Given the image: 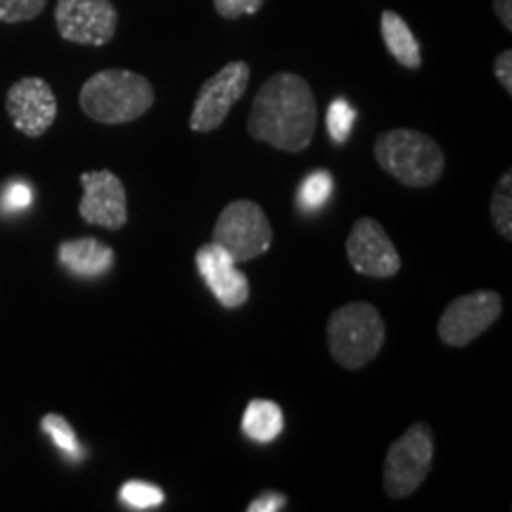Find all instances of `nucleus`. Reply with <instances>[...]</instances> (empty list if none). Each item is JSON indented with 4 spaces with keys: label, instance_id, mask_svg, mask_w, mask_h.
<instances>
[{
    "label": "nucleus",
    "instance_id": "obj_1",
    "mask_svg": "<svg viewBox=\"0 0 512 512\" xmlns=\"http://www.w3.org/2000/svg\"><path fill=\"white\" fill-rule=\"evenodd\" d=\"M318 112L309 81L292 72L273 74L254 95L249 136L283 152H304L313 143Z\"/></svg>",
    "mask_w": 512,
    "mask_h": 512
},
{
    "label": "nucleus",
    "instance_id": "obj_2",
    "mask_svg": "<svg viewBox=\"0 0 512 512\" xmlns=\"http://www.w3.org/2000/svg\"><path fill=\"white\" fill-rule=\"evenodd\" d=\"M79 105L98 124H131L152 110L155 88L143 74L128 69H102L81 86Z\"/></svg>",
    "mask_w": 512,
    "mask_h": 512
},
{
    "label": "nucleus",
    "instance_id": "obj_3",
    "mask_svg": "<svg viewBox=\"0 0 512 512\" xmlns=\"http://www.w3.org/2000/svg\"><path fill=\"white\" fill-rule=\"evenodd\" d=\"M375 159L384 174L406 188H430L446 169L439 143L413 128H392L375 138Z\"/></svg>",
    "mask_w": 512,
    "mask_h": 512
},
{
    "label": "nucleus",
    "instance_id": "obj_4",
    "mask_svg": "<svg viewBox=\"0 0 512 512\" xmlns=\"http://www.w3.org/2000/svg\"><path fill=\"white\" fill-rule=\"evenodd\" d=\"M325 335L330 354L339 366L344 370H361L382 351L387 325L373 304L351 302L332 311Z\"/></svg>",
    "mask_w": 512,
    "mask_h": 512
},
{
    "label": "nucleus",
    "instance_id": "obj_5",
    "mask_svg": "<svg viewBox=\"0 0 512 512\" xmlns=\"http://www.w3.org/2000/svg\"><path fill=\"white\" fill-rule=\"evenodd\" d=\"M432 458V427L427 422H415L389 446L384 458V494L389 498L413 496L430 475Z\"/></svg>",
    "mask_w": 512,
    "mask_h": 512
},
{
    "label": "nucleus",
    "instance_id": "obj_6",
    "mask_svg": "<svg viewBox=\"0 0 512 512\" xmlns=\"http://www.w3.org/2000/svg\"><path fill=\"white\" fill-rule=\"evenodd\" d=\"M211 242L221 245L238 264L266 254L273 245V228L266 211L252 200H235L216 219Z\"/></svg>",
    "mask_w": 512,
    "mask_h": 512
},
{
    "label": "nucleus",
    "instance_id": "obj_7",
    "mask_svg": "<svg viewBox=\"0 0 512 512\" xmlns=\"http://www.w3.org/2000/svg\"><path fill=\"white\" fill-rule=\"evenodd\" d=\"M503 299L494 290H477L456 297L441 313L437 332L446 347H467L501 318Z\"/></svg>",
    "mask_w": 512,
    "mask_h": 512
},
{
    "label": "nucleus",
    "instance_id": "obj_8",
    "mask_svg": "<svg viewBox=\"0 0 512 512\" xmlns=\"http://www.w3.org/2000/svg\"><path fill=\"white\" fill-rule=\"evenodd\" d=\"M249 79H252V69L247 62L235 60L228 62L226 67L219 69L211 79L202 83L200 93H197L195 105L190 114V131L195 133H211L216 131L228 112L233 110L235 102L242 100Z\"/></svg>",
    "mask_w": 512,
    "mask_h": 512
},
{
    "label": "nucleus",
    "instance_id": "obj_9",
    "mask_svg": "<svg viewBox=\"0 0 512 512\" xmlns=\"http://www.w3.org/2000/svg\"><path fill=\"white\" fill-rule=\"evenodd\" d=\"M119 10L112 0H57L55 27L67 43L107 46L117 34Z\"/></svg>",
    "mask_w": 512,
    "mask_h": 512
},
{
    "label": "nucleus",
    "instance_id": "obj_10",
    "mask_svg": "<svg viewBox=\"0 0 512 512\" xmlns=\"http://www.w3.org/2000/svg\"><path fill=\"white\" fill-rule=\"evenodd\" d=\"M349 264L356 273L370 278H392L401 271V256L382 223L375 219H358L347 238Z\"/></svg>",
    "mask_w": 512,
    "mask_h": 512
},
{
    "label": "nucleus",
    "instance_id": "obj_11",
    "mask_svg": "<svg viewBox=\"0 0 512 512\" xmlns=\"http://www.w3.org/2000/svg\"><path fill=\"white\" fill-rule=\"evenodd\" d=\"M83 197L79 202V214L88 226H100L105 230H121L128 221V204L124 181L112 171H88L81 174Z\"/></svg>",
    "mask_w": 512,
    "mask_h": 512
},
{
    "label": "nucleus",
    "instance_id": "obj_12",
    "mask_svg": "<svg viewBox=\"0 0 512 512\" xmlns=\"http://www.w3.org/2000/svg\"><path fill=\"white\" fill-rule=\"evenodd\" d=\"M5 110L12 126L29 138H38L55 124L57 98L48 81L27 76L10 86L5 98Z\"/></svg>",
    "mask_w": 512,
    "mask_h": 512
},
{
    "label": "nucleus",
    "instance_id": "obj_13",
    "mask_svg": "<svg viewBox=\"0 0 512 512\" xmlns=\"http://www.w3.org/2000/svg\"><path fill=\"white\" fill-rule=\"evenodd\" d=\"M197 271H200L204 285L214 294V299L223 309L233 311L247 304L249 299V280L238 268V261L230 256L226 249L216 242L202 245L195 254Z\"/></svg>",
    "mask_w": 512,
    "mask_h": 512
},
{
    "label": "nucleus",
    "instance_id": "obj_14",
    "mask_svg": "<svg viewBox=\"0 0 512 512\" xmlns=\"http://www.w3.org/2000/svg\"><path fill=\"white\" fill-rule=\"evenodd\" d=\"M57 259L76 278H100L114 266V249L95 238L67 240L57 247Z\"/></svg>",
    "mask_w": 512,
    "mask_h": 512
},
{
    "label": "nucleus",
    "instance_id": "obj_15",
    "mask_svg": "<svg viewBox=\"0 0 512 512\" xmlns=\"http://www.w3.org/2000/svg\"><path fill=\"white\" fill-rule=\"evenodd\" d=\"M380 31L384 48L394 57L401 67L406 69H420L422 67V50L415 34L408 27V22L399 12L384 10L380 17Z\"/></svg>",
    "mask_w": 512,
    "mask_h": 512
},
{
    "label": "nucleus",
    "instance_id": "obj_16",
    "mask_svg": "<svg viewBox=\"0 0 512 512\" xmlns=\"http://www.w3.org/2000/svg\"><path fill=\"white\" fill-rule=\"evenodd\" d=\"M285 415L283 408L275 401L254 399L247 403V411L242 415V432L256 444H273L283 434Z\"/></svg>",
    "mask_w": 512,
    "mask_h": 512
},
{
    "label": "nucleus",
    "instance_id": "obj_17",
    "mask_svg": "<svg viewBox=\"0 0 512 512\" xmlns=\"http://www.w3.org/2000/svg\"><path fill=\"white\" fill-rule=\"evenodd\" d=\"M41 430L53 439V444L64 453V458L72 460V463H81L86 458V451H83L79 437H76L74 427L69 425L67 418L57 413H48L46 418L41 420Z\"/></svg>",
    "mask_w": 512,
    "mask_h": 512
},
{
    "label": "nucleus",
    "instance_id": "obj_18",
    "mask_svg": "<svg viewBox=\"0 0 512 512\" xmlns=\"http://www.w3.org/2000/svg\"><path fill=\"white\" fill-rule=\"evenodd\" d=\"M491 221L503 240H512V171H505L491 195Z\"/></svg>",
    "mask_w": 512,
    "mask_h": 512
},
{
    "label": "nucleus",
    "instance_id": "obj_19",
    "mask_svg": "<svg viewBox=\"0 0 512 512\" xmlns=\"http://www.w3.org/2000/svg\"><path fill=\"white\" fill-rule=\"evenodd\" d=\"M166 494L152 482H140V479H131L121 486L119 501L126 505L128 510H157L164 505Z\"/></svg>",
    "mask_w": 512,
    "mask_h": 512
},
{
    "label": "nucleus",
    "instance_id": "obj_20",
    "mask_svg": "<svg viewBox=\"0 0 512 512\" xmlns=\"http://www.w3.org/2000/svg\"><path fill=\"white\" fill-rule=\"evenodd\" d=\"M335 190V178L328 171H313L304 178L302 188H299L297 204L302 211H318L323 204H328Z\"/></svg>",
    "mask_w": 512,
    "mask_h": 512
},
{
    "label": "nucleus",
    "instance_id": "obj_21",
    "mask_svg": "<svg viewBox=\"0 0 512 512\" xmlns=\"http://www.w3.org/2000/svg\"><path fill=\"white\" fill-rule=\"evenodd\" d=\"M356 121V110L349 105L344 98L332 100L330 110H328V133L335 143H347L351 136V128H354Z\"/></svg>",
    "mask_w": 512,
    "mask_h": 512
},
{
    "label": "nucleus",
    "instance_id": "obj_22",
    "mask_svg": "<svg viewBox=\"0 0 512 512\" xmlns=\"http://www.w3.org/2000/svg\"><path fill=\"white\" fill-rule=\"evenodd\" d=\"M48 0H0V22L19 24L36 19L46 10Z\"/></svg>",
    "mask_w": 512,
    "mask_h": 512
},
{
    "label": "nucleus",
    "instance_id": "obj_23",
    "mask_svg": "<svg viewBox=\"0 0 512 512\" xmlns=\"http://www.w3.org/2000/svg\"><path fill=\"white\" fill-rule=\"evenodd\" d=\"M31 200H34L31 185L24 181H15L5 185L3 197H0V207H3L5 214H22L24 209L31 207Z\"/></svg>",
    "mask_w": 512,
    "mask_h": 512
},
{
    "label": "nucleus",
    "instance_id": "obj_24",
    "mask_svg": "<svg viewBox=\"0 0 512 512\" xmlns=\"http://www.w3.org/2000/svg\"><path fill=\"white\" fill-rule=\"evenodd\" d=\"M266 0H214V8L223 19H240L245 15H256L264 8Z\"/></svg>",
    "mask_w": 512,
    "mask_h": 512
},
{
    "label": "nucleus",
    "instance_id": "obj_25",
    "mask_svg": "<svg viewBox=\"0 0 512 512\" xmlns=\"http://www.w3.org/2000/svg\"><path fill=\"white\" fill-rule=\"evenodd\" d=\"M287 503L285 494H278V491H266V494L256 496L252 503L247 505V512H278L283 510Z\"/></svg>",
    "mask_w": 512,
    "mask_h": 512
},
{
    "label": "nucleus",
    "instance_id": "obj_26",
    "mask_svg": "<svg viewBox=\"0 0 512 512\" xmlns=\"http://www.w3.org/2000/svg\"><path fill=\"white\" fill-rule=\"evenodd\" d=\"M494 74H496L498 83L503 86V91L512 95V53L510 50H503V53L496 55Z\"/></svg>",
    "mask_w": 512,
    "mask_h": 512
},
{
    "label": "nucleus",
    "instance_id": "obj_27",
    "mask_svg": "<svg viewBox=\"0 0 512 512\" xmlns=\"http://www.w3.org/2000/svg\"><path fill=\"white\" fill-rule=\"evenodd\" d=\"M494 10L503 27L512 31V0H494Z\"/></svg>",
    "mask_w": 512,
    "mask_h": 512
}]
</instances>
